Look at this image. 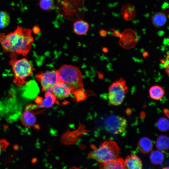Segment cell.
Instances as JSON below:
<instances>
[{
	"label": "cell",
	"instance_id": "cell-1",
	"mask_svg": "<svg viewBox=\"0 0 169 169\" xmlns=\"http://www.w3.org/2000/svg\"><path fill=\"white\" fill-rule=\"evenodd\" d=\"M31 33L30 29L20 26L9 33H0V44L3 51L26 56L31 50L34 41Z\"/></svg>",
	"mask_w": 169,
	"mask_h": 169
},
{
	"label": "cell",
	"instance_id": "cell-2",
	"mask_svg": "<svg viewBox=\"0 0 169 169\" xmlns=\"http://www.w3.org/2000/svg\"><path fill=\"white\" fill-rule=\"evenodd\" d=\"M119 151L120 148L116 143L109 140L101 143L98 147L94 148L88 156L99 163H104L117 159Z\"/></svg>",
	"mask_w": 169,
	"mask_h": 169
},
{
	"label": "cell",
	"instance_id": "cell-3",
	"mask_svg": "<svg viewBox=\"0 0 169 169\" xmlns=\"http://www.w3.org/2000/svg\"><path fill=\"white\" fill-rule=\"evenodd\" d=\"M57 70L60 81L69 85L72 89V94L83 89V76L79 68L71 65L64 64Z\"/></svg>",
	"mask_w": 169,
	"mask_h": 169
},
{
	"label": "cell",
	"instance_id": "cell-4",
	"mask_svg": "<svg viewBox=\"0 0 169 169\" xmlns=\"http://www.w3.org/2000/svg\"><path fill=\"white\" fill-rule=\"evenodd\" d=\"M13 74V82L17 86H21L27 83V79L34 70L29 60L25 58L13 59L9 62Z\"/></svg>",
	"mask_w": 169,
	"mask_h": 169
},
{
	"label": "cell",
	"instance_id": "cell-5",
	"mask_svg": "<svg viewBox=\"0 0 169 169\" xmlns=\"http://www.w3.org/2000/svg\"><path fill=\"white\" fill-rule=\"evenodd\" d=\"M125 83L124 79L120 78L110 85L108 98L111 105L118 106L123 103L128 90Z\"/></svg>",
	"mask_w": 169,
	"mask_h": 169
},
{
	"label": "cell",
	"instance_id": "cell-6",
	"mask_svg": "<svg viewBox=\"0 0 169 169\" xmlns=\"http://www.w3.org/2000/svg\"><path fill=\"white\" fill-rule=\"evenodd\" d=\"M36 78L40 83L43 91L52 93L54 87L60 82L57 70L41 72L36 74Z\"/></svg>",
	"mask_w": 169,
	"mask_h": 169
},
{
	"label": "cell",
	"instance_id": "cell-7",
	"mask_svg": "<svg viewBox=\"0 0 169 169\" xmlns=\"http://www.w3.org/2000/svg\"><path fill=\"white\" fill-rule=\"evenodd\" d=\"M105 122L106 129L115 135L123 132L127 125V120L125 118L115 115L108 116L105 120Z\"/></svg>",
	"mask_w": 169,
	"mask_h": 169
},
{
	"label": "cell",
	"instance_id": "cell-8",
	"mask_svg": "<svg viewBox=\"0 0 169 169\" xmlns=\"http://www.w3.org/2000/svg\"><path fill=\"white\" fill-rule=\"evenodd\" d=\"M138 41V37L136 32L132 29H127L121 33L119 44L122 48L129 49L134 47Z\"/></svg>",
	"mask_w": 169,
	"mask_h": 169
},
{
	"label": "cell",
	"instance_id": "cell-9",
	"mask_svg": "<svg viewBox=\"0 0 169 169\" xmlns=\"http://www.w3.org/2000/svg\"><path fill=\"white\" fill-rule=\"evenodd\" d=\"M53 94L56 97L62 100L69 97L72 94V90L69 85L60 81L54 87Z\"/></svg>",
	"mask_w": 169,
	"mask_h": 169
},
{
	"label": "cell",
	"instance_id": "cell-10",
	"mask_svg": "<svg viewBox=\"0 0 169 169\" xmlns=\"http://www.w3.org/2000/svg\"><path fill=\"white\" fill-rule=\"evenodd\" d=\"M127 169H142V162L137 155L131 154L124 160Z\"/></svg>",
	"mask_w": 169,
	"mask_h": 169
},
{
	"label": "cell",
	"instance_id": "cell-11",
	"mask_svg": "<svg viewBox=\"0 0 169 169\" xmlns=\"http://www.w3.org/2000/svg\"><path fill=\"white\" fill-rule=\"evenodd\" d=\"M21 120L25 126L30 127L33 126L36 122V119L33 110L25 108L23 113L21 115Z\"/></svg>",
	"mask_w": 169,
	"mask_h": 169
},
{
	"label": "cell",
	"instance_id": "cell-12",
	"mask_svg": "<svg viewBox=\"0 0 169 169\" xmlns=\"http://www.w3.org/2000/svg\"><path fill=\"white\" fill-rule=\"evenodd\" d=\"M99 169H127L122 158H118L113 161L101 163Z\"/></svg>",
	"mask_w": 169,
	"mask_h": 169
},
{
	"label": "cell",
	"instance_id": "cell-13",
	"mask_svg": "<svg viewBox=\"0 0 169 169\" xmlns=\"http://www.w3.org/2000/svg\"><path fill=\"white\" fill-rule=\"evenodd\" d=\"M167 20L166 13L164 10L155 13L151 17L153 24L157 28L162 27L166 23Z\"/></svg>",
	"mask_w": 169,
	"mask_h": 169
},
{
	"label": "cell",
	"instance_id": "cell-14",
	"mask_svg": "<svg viewBox=\"0 0 169 169\" xmlns=\"http://www.w3.org/2000/svg\"><path fill=\"white\" fill-rule=\"evenodd\" d=\"M121 16L126 21L132 20L135 17L136 12L134 6L130 3L124 5L121 10Z\"/></svg>",
	"mask_w": 169,
	"mask_h": 169
},
{
	"label": "cell",
	"instance_id": "cell-15",
	"mask_svg": "<svg viewBox=\"0 0 169 169\" xmlns=\"http://www.w3.org/2000/svg\"><path fill=\"white\" fill-rule=\"evenodd\" d=\"M138 146L141 152L144 154L148 153L150 152L152 149V142L147 137H143L139 140Z\"/></svg>",
	"mask_w": 169,
	"mask_h": 169
},
{
	"label": "cell",
	"instance_id": "cell-16",
	"mask_svg": "<svg viewBox=\"0 0 169 169\" xmlns=\"http://www.w3.org/2000/svg\"><path fill=\"white\" fill-rule=\"evenodd\" d=\"M89 24L86 22L80 20L76 21L74 24L73 29L75 33L78 35H83L88 31Z\"/></svg>",
	"mask_w": 169,
	"mask_h": 169
},
{
	"label": "cell",
	"instance_id": "cell-17",
	"mask_svg": "<svg viewBox=\"0 0 169 169\" xmlns=\"http://www.w3.org/2000/svg\"><path fill=\"white\" fill-rule=\"evenodd\" d=\"M56 97L53 93L46 92L44 98L42 99L40 104L37 105L38 107L51 108L55 103Z\"/></svg>",
	"mask_w": 169,
	"mask_h": 169
},
{
	"label": "cell",
	"instance_id": "cell-18",
	"mask_svg": "<svg viewBox=\"0 0 169 169\" xmlns=\"http://www.w3.org/2000/svg\"><path fill=\"white\" fill-rule=\"evenodd\" d=\"M151 98L155 100H159L164 96L165 92L162 88L158 85L151 87L149 90Z\"/></svg>",
	"mask_w": 169,
	"mask_h": 169
},
{
	"label": "cell",
	"instance_id": "cell-19",
	"mask_svg": "<svg viewBox=\"0 0 169 169\" xmlns=\"http://www.w3.org/2000/svg\"><path fill=\"white\" fill-rule=\"evenodd\" d=\"M156 146L158 149L162 151L166 152L169 148V138L165 135H161L157 139Z\"/></svg>",
	"mask_w": 169,
	"mask_h": 169
},
{
	"label": "cell",
	"instance_id": "cell-20",
	"mask_svg": "<svg viewBox=\"0 0 169 169\" xmlns=\"http://www.w3.org/2000/svg\"><path fill=\"white\" fill-rule=\"evenodd\" d=\"M164 158V154L159 150L152 151L150 155V159L151 162L155 165H159L163 163Z\"/></svg>",
	"mask_w": 169,
	"mask_h": 169
},
{
	"label": "cell",
	"instance_id": "cell-21",
	"mask_svg": "<svg viewBox=\"0 0 169 169\" xmlns=\"http://www.w3.org/2000/svg\"><path fill=\"white\" fill-rule=\"evenodd\" d=\"M10 21L9 14L5 11H0V28H4L8 26Z\"/></svg>",
	"mask_w": 169,
	"mask_h": 169
},
{
	"label": "cell",
	"instance_id": "cell-22",
	"mask_svg": "<svg viewBox=\"0 0 169 169\" xmlns=\"http://www.w3.org/2000/svg\"><path fill=\"white\" fill-rule=\"evenodd\" d=\"M40 8L46 11L52 10L54 8V4L53 0H38Z\"/></svg>",
	"mask_w": 169,
	"mask_h": 169
},
{
	"label": "cell",
	"instance_id": "cell-23",
	"mask_svg": "<svg viewBox=\"0 0 169 169\" xmlns=\"http://www.w3.org/2000/svg\"><path fill=\"white\" fill-rule=\"evenodd\" d=\"M156 126L158 129L162 132H166L169 129V121L165 118H160L157 121Z\"/></svg>",
	"mask_w": 169,
	"mask_h": 169
},
{
	"label": "cell",
	"instance_id": "cell-24",
	"mask_svg": "<svg viewBox=\"0 0 169 169\" xmlns=\"http://www.w3.org/2000/svg\"><path fill=\"white\" fill-rule=\"evenodd\" d=\"M73 94L74 95L78 100H83L85 96V92L83 89L78 90Z\"/></svg>",
	"mask_w": 169,
	"mask_h": 169
},
{
	"label": "cell",
	"instance_id": "cell-25",
	"mask_svg": "<svg viewBox=\"0 0 169 169\" xmlns=\"http://www.w3.org/2000/svg\"><path fill=\"white\" fill-rule=\"evenodd\" d=\"M9 145V142L5 139L0 140V156L2 152Z\"/></svg>",
	"mask_w": 169,
	"mask_h": 169
},
{
	"label": "cell",
	"instance_id": "cell-26",
	"mask_svg": "<svg viewBox=\"0 0 169 169\" xmlns=\"http://www.w3.org/2000/svg\"><path fill=\"white\" fill-rule=\"evenodd\" d=\"M108 33L109 35L120 38L121 35V33L118 31L112 28L110 30Z\"/></svg>",
	"mask_w": 169,
	"mask_h": 169
},
{
	"label": "cell",
	"instance_id": "cell-27",
	"mask_svg": "<svg viewBox=\"0 0 169 169\" xmlns=\"http://www.w3.org/2000/svg\"><path fill=\"white\" fill-rule=\"evenodd\" d=\"M99 33L102 37H104L106 35L107 32L106 30H101L100 31Z\"/></svg>",
	"mask_w": 169,
	"mask_h": 169
},
{
	"label": "cell",
	"instance_id": "cell-28",
	"mask_svg": "<svg viewBox=\"0 0 169 169\" xmlns=\"http://www.w3.org/2000/svg\"><path fill=\"white\" fill-rule=\"evenodd\" d=\"M163 112L164 114L166 116L169 117V110L168 109L165 108L163 110Z\"/></svg>",
	"mask_w": 169,
	"mask_h": 169
},
{
	"label": "cell",
	"instance_id": "cell-29",
	"mask_svg": "<svg viewBox=\"0 0 169 169\" xmlns=\"http://www.w3.org/2000/svg\"><path fill=\"white\" fill-rule=\"evenodd\" d=\"M40 29L38 27H36L33 28V32L36 33H38L40 31Z\"/></svg>",
	"mask_w": 169,
	"mask_h": 169
},
{
	"label": "cell",
	"instance_id": "cell-30",
	"mask_svg": "<svg viewBox=\"0 0 169 169\" xmlns=\"http://www.w3.org/2000/svg\"><path fill=\"white\" fill-rule=\"evenodd\" d=\"M148 55V53L146 52H144L143 53V56L144 58H145Z\"/></svg>",
	"mask_w": 169,
	"mask_h": 169
},
{
	"label": "cell",
	"instance_id": "cell-31",
	"mask_svg": "<svg viewBox=\"0 0 169 169\" xmlns=\"http://www.w3.org/2000/svg\"><path fill=\"white\" fill-rule=\"evenodd\" d=\"M103 51L105 53H106L108 51V49L106 48H104L102 49Z\"/></svg>",
	"mask_w": 169,
	"mask_h": 169
},
{
	"label": "cell",
	"instance_id": "cell-32",
	"mask_svg": "<svg viewBox=\"0 0 169 169\" xmlns=\"http://www.w3.org/2000/svg\"><path fill=\"white\" fill-rule=\"evenodd\" d=\"M162 169H169V167H163Z\"/></svg>",
	"mask_w": 169,
	"mask_h": 169
}]
</instances>
